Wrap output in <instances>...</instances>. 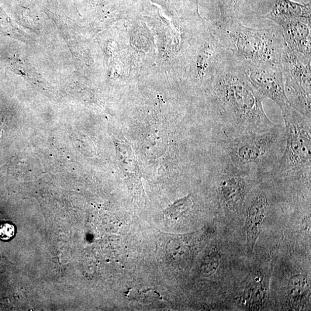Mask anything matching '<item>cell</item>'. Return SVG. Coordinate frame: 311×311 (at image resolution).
I'll return each instance as SVG.
<instances>
[{
    "label": "cell",
    "instance_id": "obj_1",
    "mask_svg": "<svg viewBox=\"0 0 311 311\" xmlns=\"http://www.w3.org/2000/svg\"><path fill=\"white\" fill-rule=\"evenodd\" d=\"M208 87L217 139L264 132L276 124L266 115L265 99L249 81L243 68L231 60Z\"/></svg>",
    "mask_w": 311,
    "mask_h": 311
},
{
    "label": "cell",
    "instance_id": "obj_2",
    "mask_svg": "<svg viewBox=\"0 0 311 311\" xmlns=\"http://www.w3.org/2000/svg\"><path fill=\"white\" fill-rule=\"evenodd\" d=\"M231 61L247 67H281L284 40L275 24L263 29L244 25L239 17L220 19L213 30Z\"/></svg>",
    "mask_w": 311,
    "mask_h": 311
},
{
    "label": "cell",
    "instance_id": "obj_3",
    "mask_svg": "<svg viewBox=\"0 0 311 311\" xmlns=\"http://www.w3.org/2000/svg\"><path fill=\"white\" fill-rule=\"evenodd\" d=\"M216 147L235 167L260 177L271 175L285 147L284 126L276 123L262 133L217 139Z\"/></svg>",
    "mask_w": 311,
    "mask_h": 311
},
{
    "label": "cell",
    "instance_id": "obj_4",
    "mask_svg": "<svg viewBox=\"0 0 311 311\" xmlns=\"http://www.w3.org/2000/svg\"><path fill=\"white\" fill-rule=\"evenodd\" d=\"M285 123L284 151L271 173L276 181L310 188L311 119L292 106L281 111Z\"/></svg>",
    "mask_w": 311,
    "mask_h": 311
},
{
    "label": "cell",
    "instance_id": "obj_5",
    "mask_svg": "<svg viewBox=\"0 0 311 311\" xmlns=\"http://www.w3.org/2000/svg\"><path fill=\"white\" fill-rule=\"evenodd\" d=\"M311 57L290 49L285 43L281 68L285 91L290 105L311 119Z\"/></svg>",
    "mask_w": 311,
    "mask_h": 311
},
{
    "label": "cell",
    "instance_id": "obj_6",
    "mask_svg": "<svg viewBox=\"0 0 311 311\" xmlns=\"http://www.w3.org/2000/svg\"><path fill=\"white\" fill-rule=\"evenodd\" d=\"M241 67L249 81L265 99L272 100L281 111L292 106L286 95L281 67L269 65Z\"/></svg>",
    "mask_w": 311,
    "mask_h": 311
},
{
    "label": "cell",
    "instance_id": "obj_7",
    "mask_svg": "<svg viewBox=\"0 0 311 311\" xmlns=\"http://www.w3.org/2000/svg\"><path fill=\"white\" fill-rule=\"evenodd\" d=\"M274 24L281 30L287 46L304 56L311 57V18L284 19Z\"/></svg>",
    "mask_w": 311,
    "mask_h": 311
},
{
    "label": "cell",
    "instance_id": "obj_8",
    "mask_svg": "<svg viewBox=\"0 0 311 311\" xmlns=\"http://www.w3.org/2000/svg\"><path fill=\"white\" fill-rule=\"evenodd\" d=\"M254 193L247 205L245 230L248 244L253 248L257 241L259 230L271 205V196L265 190V187Z\"/></svg>",
    "mask_w": 311,
    "mask_h": 311
},
{
    "label": "cell",
    "instance_id": "obj_9",
    "mask_svg": "<svg viewBox=\"0 0 311 311\" xmlns=\"http://www.w3.org/2000/svg\"><path fill=\"white\" fill-rule=\"evenodd\" d=\"M311 3H300L292 0H275L271 12L264 16L275 23L279 20L292 18H311Z\"/></svg>",
    "mask_w": 311,
    "mask_h": 311
},
{
    "label": "cell",
    "instance_id": "obj_10",
    "mask_svg": "<svg viewBox=\"0 0 311 311\" xmlns=\"http://www.w3.org/2000/svg\"><path fill=\"white\" fill-rule=\"evenodd\" d=\"M309 289V283L305 277L296 276L290 280L289 296L294 302H299L306 295Z\"/></svg>",
    "mask_w": 311,
    "mask_h": 311
},
{
    "label": "cell",
    "instance_id": "obj_11",
    "mask_svg": "<svg viewBox=\"0 0 311 311\" xmlns=\"http://www.w3.org/2000/svg\"><path fill=\"white\" fill-rule=\"evenodd\" d=\"M192 200L190 198V195H188L172 204L166 209L164 214L173 219L177 220L180 216L188 212L192 208Z\"/></svg>",
    "mask_w": 311,
    "mask_h": 311
},
{
    "label": "cell",
    "instance_id": "obj_12",
    "mask_svg": "<svg viewBox=\"0 0 311 311\" xmlns=\"http://www.w3.org/2000/svg\"><path fill=\"white\" fill-rule=\"evenodd\" d=\"M129 297L131 299L140 301L141 302L151 303L157 299H160V296L159 294L156 291H153L151 289L147 290H130Z\"/></svg>",
    "mask_w": 311,
    "mask_h": 311
},
{
    "label": "cell",
    "instance_id": "obj_13",
    "mask_svg": "<svg viewBox=\"0 0 311 311\" xmlns=\"http://www.w3.org/2000/svg\"><path fill=\"white\" fill-rule=\"evenodd\" d=\"M220 256L217 252H212L209 256L208 259H206L204 270L206 271L209 274H212L215 272L219 266L220 262Z\"/></svg>",
    "mask_w": 311,
    "mask_h": 311
},
{
    "label": "cell",
    "instance_id": "obj_14",
    "mask_svg": "<svg viewBox=\"0 0 311 311\" xmlns=\"http://www.w3.org/2000/svg\"><path fill=\"white\" fill-rule=\"evenodd\" d=\"M15 228L13 225L8 223L0 224V239L9 240L15 236Z\"/></svg>",
    "mask_w": 311,
    "mask_h": 311
}]
</instances>
